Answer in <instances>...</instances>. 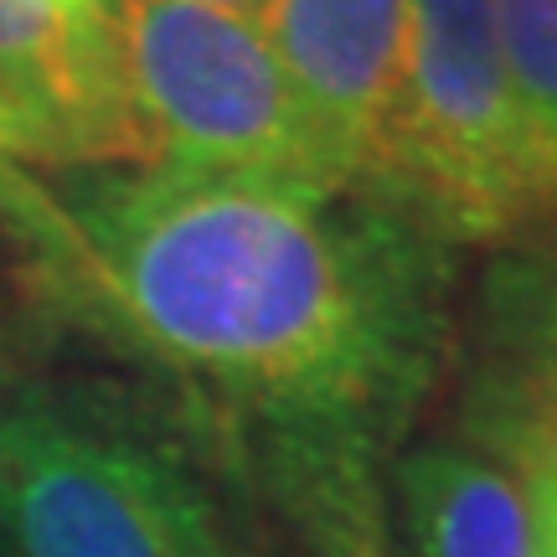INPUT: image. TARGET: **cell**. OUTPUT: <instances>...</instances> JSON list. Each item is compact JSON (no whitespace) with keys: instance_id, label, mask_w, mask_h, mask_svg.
<instances>
[{"instance_id":"2","label":"cell","mask_w":557,"mask_h":557,"mask_svg":"<svg viewBox=\"0 0 557 557\" xmlns=\"http://www.w3.org/2000/svg\"><path fill=\"white\" fill-rule=\"evenodd\" d=\"M377 197L449 248H506L557 227V165L506 73L491 0H408Z\"/></svg>"},{"instance_id":"3","label":"cell","mask_w":557,"mask_h":557,"mask_svg":"<svg viewBox=\"0 0 557 557\" xmlns=\"http://www.w3.org/2000/svg\"><path fill=\"white\" fill-rule=\"evenodd\" d=\"M5 557H238L171 438L67 387H0Z\"/></svg>"},{"instance_id":"13","label":"cell","mask_w":557,"mask_h":557,"mask_svg":"<svg viewBox=\"0 0 557 557\" xmlns=\"http://www.w3.org/2000/svg\"><path fill=\"white\" fill-rule=\"evenodd\" d=\"M0 160H21V165H32V139L21 129V120L11 114V103L0 99Z\"/></svg>"},{"instance_id":"6","label":"cell","mask_w":557,"mask_h":557,"mask_svg":"<svg viewBox=\"0 0 557 557\" xmlns=\"http://www.w3.org/2000/svg\"><path fill=\"white\" fill-rule=\"evenodd\" d=\"M259 26L295 88L325 176L377 197L403 88L408 0H269Z\"/></svg>"},{"instance_id":"15","label":"cell","mask_w":557,"mask_h":557,"mask_svg":"<svg viewBox=\"0 0 557 557\" xmlns=\"http://www.w3.org/2000/svg\"><path fill=\"white\" fill-rule=\"evenodd\" d=\"M0 557H5V547H0Z\"/></svg>"},{"instance_id":"14","label":"cell","mask_w":557,"mask_h":557,"mask_svg":"<svg viewBox=\"0 0 557 557\" xmlns=\"http://www.w3.org/2000/svg\"><path fill=\"white\" fill-rule=\"evenodd\" d=\"M207 5H222V11H243V16H259L269 0H207Z\"/></svg>"},{"instance_id":"11","label":"cell","mask_w":557,"mask_h":557,"mask_svg":"<svg viewBox=\"0 0 557 557\" xmlns=\"http://www.w3.org/2000/svg\"><path fill=\"white\" fill-rule=\"evenodd\" d=\"M527 491V511H532V542L537 557H557V470H511Z\"/></svg>"},{"instance_id":"5","label":"cell","mask_w":557,"mask_h":557,"mask_svg":"<svg viewBox=\"0 0 557 557\" xmlns=\"http://www.w3.org/2000/svg\"><path fill=\"white\" fill-rule=\"evenodd\" d=\"M455 357L459 438L506 470H557V227L491 253Z\"/></svg>"},{"instance_id":"1","label":"cell","mask_w":557,"mask_h":557,"mask_svg":"<svg viewBox=\"0 0 557 557\" xmlns=\"http://www.w3.org/2000/svg\"><path fill=\"white\" fill-rule=\"evenodd\" d=\"M41 315L176 377L310 557H403L393 459L455 351V253L346 186L0 160Z\"/></svg>"},{"instance_id":"4","label":"cell","mask_w":557,"mask_h":557,"mask_svg":"<svg viewBox=\"0 0 557 557\" xmlns=\"http://www.w3.org/2000/svg\"><path fill=\"white\" fill-rule=\"evenodd\" d=\"M135 165L336 186L259 16L207 0H114Z\"/></svg>"},{"instance_id":"9","label":"cell","mask_w":557,"mask_h":557,"mask_svg":"<svg viewBox=\"0 0 557 557\" xmlns=\"http://www.w3.org/2000/svg\"><path fill=\"white\" fill-rule=\"evenodd\" d=\"M506 73L537 129L542 150L557 165V0H491Z\"/></svg>"},{"instance_id":"8","label":"cell","mask_w":557,"mask_h":557,"mask_svg":"<svg viewBox=\"0 0 557 557\" xmlns=\"http://www.w3.org/2000/svg\"><path fill=\"white\" fill-rule=\"evenodd\" d=\"M393 511L408 557H537L521 480L465 438L403 444Z\"/></svg>"},{"instance_id":"12","label":"cell","mask_w":557,"mask_h":557,"mask_svg":"<svg viewBox=\"0 0 557 557\" xmlns=\"http://www.w3.org/2000/svg\"><path fill=\"white\" fill-rule=\"evenodd\" d=\"M37 5H47L52 16L73 21L83 32H99V37L114 32V0H37Z\"/></svg>"},{"instance_id":"7","label":"cell","mask_w":557,"mask_h":557,"mask_svg":"<svg viewBox=\"0 0 557 557\" xmlns=\"http://www.w3.org/2000/svg\"><path fill=\"white\" fill-rule=\"evenodd\" d=\"M0 99L32 139V165H135L114 32H83L37 0H0Z\"/></svg>"},{"instance_id":"10","label":"cell","mask_w":557,"mask_h":557,"mask_svg":"<svg viewBox=\"0 0 557 557\" xmlns=\"http://www.w3.org/2000/svg\"><path fill=\"white\" fill-rule=\"evenodd\" d=\"M41 310L26 295H11L0 289V387L5 382H21L26 367L37 361L41 351Z\"/></svg>"}]
</instances>
